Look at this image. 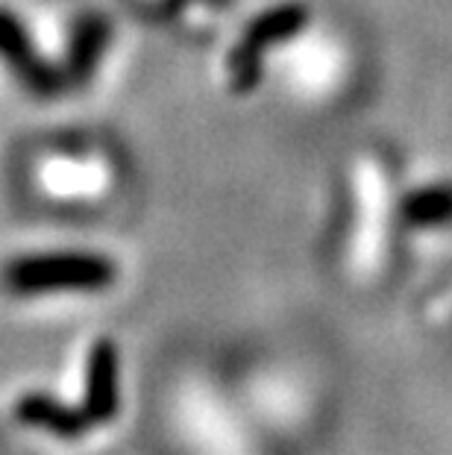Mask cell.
Here are the masks:
<instances>
[{
    "instance_id": "obj_1",
    "label": "cell",
    "mask_w": 452,
    "mask_h": 455,
    "mask_svg": "<svg viewBox=\"0 0 452 455\" xmlns=\"http://www.w3.org/2000/svg\"><path fill=\"white\" fill-rule=\"evenodd\" d=\"M118 153L103 141H53L27 162V182L53 206H100L121 186Z\"/></svg>"
},
{
    "instance_id": "obj_2",
    "label": "cell",
    "mask_w": 452,
    "mask_h": 455,
    "mask_svg": "<svg viewBox=\"0 0 452 455\" xmlns=\"http://www.w3.org/2000/svg\"><path fill=\"white\" fill-rule=\"evenodd\" d=\"M0 276L12 294H94L106 291L118 279V267L103 253L56 250V253H27L6 261Z\"/></svg>"
},
{
    "instance_id": "obj_3",
    "label": "cell",
    "mask_w": 452,
    "mask_h": 455,
    "mask_svg": "<svg viewBox=\"0 0 452 455\" xmlns=\"http://www.w3.org/2000/svg\"><path fill=\"white\" fill-rule=\"evenodd\" d=\"M141 4H147L153 9H162V12H168L174 21L186 24V27H206L215 12V0H141Z\"/></svg>"
}]
</instances>
